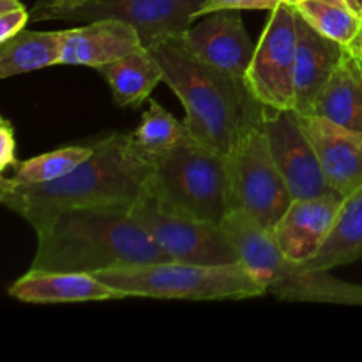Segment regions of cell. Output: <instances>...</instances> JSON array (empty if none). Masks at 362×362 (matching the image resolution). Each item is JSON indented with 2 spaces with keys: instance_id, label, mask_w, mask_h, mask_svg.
Wrapping results in <instances>:
<instances>
[{
  "instance_id": "obj_1",
  "label": "cell",
  "mask_w": 362,
  "mask_h": 362,
  "mask_svg": "<svg viewBox=\"0 0 362 362\" xmlns=\"http://www.w3.org/2000/svg\"><path fill=\"white\" fill-rule=\"evenodd\" d=\"M154 163L133 133H112L94 144V152L67 175L45 184L0 180V202L32 228L48 216L73 207L133 205L147 191Z\"/></svg>"
},
{
  "instance_id": "obj_2",
  "label": "cell",
  "mask_w": 362,
  "mask_h": 362,
  "mask_svg": "<svg viewBox=\"0 0 362 362\" xmlns=\"http://www.w3.org/2000/svg\"><path fill=\"white\" fill-rule=\"evenodd\" d=\"M34 271L94 272L172 260L131 216V205L73 207L35 226Z\"/></svg>"
},
{
  "instance_id": "obj_3",
  "label": "cell",
  "mask_w": 362,
  "mask_h": 362,
  "mask_svg": "<svg viewBox=\"0 0 362 362\" xmlns=\"http://www.w3.org/2000/svg\"><path fill=\"white\" fill-rule=\"evenodd\" d=\"M147 48L165 73L163 81L186 108L187 134L202 145L230 154L247 119L260 105L244 80L198 59L179 35H166Z\"/></svg>"
},
{
  "instance_id": "obj_4",
  "label": "cell",
  "mask_w": 362,
  "mask_h": 362,
  "mask_svg": "<svg viewBox=\"0 0 362 362\" xmlns=\"http://www.w3.org/2000/svg\"><path fill=\"white\" fill-rule=\"evenodd\" d=\"M223 228L240 262L262 279L267 293L276 299L362 306V285L334 278L331 271H318L288 260L279 251L271 230H265L240 209L226 216Z\"/></svg>"
},
{
  "instance_id": "obj_5",
  "label": "cell",
  "mask_w": 362,
  "mask_h": 362,
  "mask_svg": "<svg viewBox=\"0 0 362 362\" xmlns=\"http://www.w3.org/2000/svg\"><path fill=\"white\" fill-rule=\"evenodd\" d=\"M151 191L165 211L223 225L233 211L228 154L184 134L179 144L152 158Z\"/></svg>"
},
{
  "instance_id": "obj_6",
  "label": "cell",
  "mask_w": 362,
  "mask_h": 362,
  "mask_svg": "<svg viewBox=\"0 0 362 362\" xmlns=\"http://www.w3.org/2000/svg\"><path fill=\"white\" fill-rule=\"evenodd\" d=\"M95 278L126 297L172 300H243L262 297L267 288L243 262L189 264L165 260L94 272Z\"/></svg>"
},
{
  "instance_id": "obj_7",
  "label": "cell",
  "mask_w": 362,
  "mask_h": 362,
  "mask_svg": "<svg viewBox=\"0 0 362 362\" xmlns=\"http://www.w3.org/2000/svg\"><path fill=\"white\" fill-rule=\"evenodd\" d=\"M262 108L258 105L251 113L230 151V187L233 211L240 209L272 232L293 198L272 158L262 124Z\"/></svg>"
},
{
  "instance_id": "obj_8",
  "label": "cell",
  "mask_w": 362,
  "mask_h": 362,
  "mask_svg": "<svg viewBox=\"0 0 362 362\" xmlns=\"http://www.w3.org/2000/svg\"><path fill=\"white\" fill-rule=\"evenodd\" d=\"M204 0H37L30 21L119 20L133 25L144 46L179 35L194 23Z\"/></svg>"
},
{
  "instance_id": "obj_9",
  "label": "cell",
  "mask_w": 362,
  "mask_h": 362,
  "mask_svg": "<svg viewBox=\"0 0 362 362\" xmlns=\"http://www.w3.org/2000/svg\"><path fill=\"white\" fill-rule=\"evenodd\" d=\"M131 216L172 260L209 265L240 262L223 225L165 211L151 187L131 205Z\"/></svg>"
},
{
  "instance_id": "obj_10",
  "label": "cell",
  "mask_w": 362,
  "mask_h": 362,
  "mask_svg": "<svg viewBox=\"0 0 362 362\" xmlns=\"http://www.w3.org/2000/svg\"><path fill=\"white\" fill-rule=\"evenodd\" d=\"M296 7L286 2L269 13L244 76L247 90L265 108L293 110L296 105Z\"/></svg>"
},
{
  "instance_id": "obj_11",
  "label": "cell",
  "mask_w": 362,
  "mask_h": 362,
  "mask_svg": "<svg viewBox=\"0 0 362 362\" xmlns=\"http://www.w3.org/2000/svg\"><path fill=\"white\" fill-rule=\"evenodd\" d=\"M272 158L288 186L293 200L336 193L329 186L310 138L297 122L293 110L262 108Z\"/></svg>"
},
{
  "instance_id": "obj_12",
  "label": "cell",
  "mask_w": 362,
  "mask_h": 362,
  "mask_svg": "<svg viewBox=\"0 0 362 362\" xmlns=\"http://www.w3.org/2000/svg\"><path fill=\"white\" fill-rule=\"evenodd\" d=\"M179 37L198 59L239 80L246 76L257 48L237 9L214 11L205 20L191 25Z\"/></svg>"
},
{
  "instance_id": "obj_13",
  "label": "cell",
  "mask_w": 362,
  "mask_h": 362,
  "mask_svg": "<svg viewBox=\"0 0 362 362\" xmlns=\"http://www.w3.org/2000/svg\"><path fill=\"white\" fill-rule=\"evenodd\" d=\"M329 186L343 198L362 187V131L349 129L318 115L297 113Z\"/></svg>"
},
{
  "instance_id": "obj_14",
  "label": "cell",
  "mask_w": 362,
  "mask_h": 362,
  "mask_svg": "<svg viewBox=\"0 0 362 362\" xmlns=\"http://www.w3.org/2000/svg\"><path fill=\"white\" fill-rule=\"evenodd\" d=\"M341 205L343 197L338 193L292 200L272 228L279 251L299 264L313 260L334 228Z\"/></svg>"
},
{
  "instance_id": "obj_15",
  "label": "cell",
  "mask_w": 362,
  "mask_h": 362,
  "mask_svg": "<svg viewBox=\"0 0 362 362\" xmlns=\"http://www.w3.org/2000/svg\"><path fill=\"white\" fill-rule=\"evenodd\" d=\"M60 66H85L98 69L144 46L136 28L119 20H99L83 27L62 30Z\"/></svg>"
},
{
  "instance_id": "obj_16",
  "label": "cell",
  "mask_w": 362,
  "mask_h": 362,
  "mask_svg": "<svg viewBox=\"0 0 362 362\" xmlns=\"http://www.w3.org/2000/svg\"><path fill=\"white\" fill-rule=\"evenodd\" d=\"M9 296L28 304L103 303L126 299L122 292L88 272L30 271L11 285Z\"/></svg>"
},
{
  "instance_id": "obj_17",
  "label": "cell",
  "mask_w": 362,
  "mask_h": 362,
  "mask_svg": "<svg viewBox=\"0 0 362 362\" xmlns=\"http://www.w3.org/2000/svg\"><path fill=\"white\" fill-rule=\"evenodd\" d=\"M297 11V9H296ZM297 59H296V105L293 112L310 113L315 99L334 73L345 55V46L311 27L297 13Z\"/></svg>"
},
{
  "instance_id": "obj_18",
  "label": "cell",
  "mask_w": 362,
  "mask_h": 362,
  "mask_svg": "<svg viewBox=\"0 0 362 362\" xmlns=\"http://www.w3.org/2000/svg\"><path fill=\"white\" fill-rule=\"evenodd\" d=\"M310 115L362 131V71L352 48L345 49L332 76L315 99Z\"/></svg>"
},
{
  "instance_id": "obj_19",
  "label": "cell",
  "mask_w": 362,
  "mask_h": 362,
  "mask_svg": "<svg viewBox=\"0 0 362 362\" xmlns=\"http://www.w3.org/2000/svg\"><path fill=\"white\" fill-rule=\"evenodd\" d=\"M98 73L105 78L112 90L113 101L120 108L141 106L152 90L165 80L161 66L147 46H141L122 59L98 67Z\"/></svg>"
},
{
  "instance_id": "obj_20",
  "label": "cell",
  "mask_w": 362,
  "mask_h": 362,
  "mask_svg": "<svg viewBox=\"0 0 362 362\" xmlns=\"http://www.w3.org/2000/svg\"><path fill=\"white\" fill-rule=\"evenodd\" d=\"M362 258V187L343 198L338 219L313 260L306 267L318 271H332L345 267Z\"/></svg>"
},
{
  "instance_id": "obj_21",
  "label": "cell",
  "mask_w": 362,
  "mask_h": 362,
  "mask_svg": "<svg viewBox=\"0 0 362 362\" xmlns=\"http://www.w3.org/2000/svg\"><path fill=\"white\" fill-rule=\"evenodd\" d=\"M62 30H21L0 45V78L18 76L49 66H60Z\"/></svg>"
},
{
  "instance_id": "obj_22",
  "label": "cell",
  "mask_w": 362,
  "mask_h": 362,
  "mask_svg": "<svg viewBox=\"0 0 362 362\" xmlns=\"http://www.w3.org/2000/svg\"><path fill=\"white\" fill-rule=\"evenodd\" d=\"M297 13L320 34L345 48H354L359 39L362 18L339 0H306L296 6Z\"/></svg>"
},
{
  "instance_id": "obj_23",
  "label": "cell",
  "mask_w": 362,
  "mask_h": 362,
  "mask_svg": "<svg viewBox=\"0 0 362 362\" xmlns=\"http://www.w3.org/2000/svg\"><path fill=\"white\" fill-rule=\"evenodd\" d=\"M92 152L94 145H71V147L57 148L27 161H20L11 179L18 184L52 182L73 172L85 159L90 158Z\"/></svg>"
},
{
  "instance_id": "obj_24",
  "label": "cell",
  "mask_w": 362,
  "mask_h": 362,
  "mask_svg": "<svg viewBox=\"0 0 362 362\" xmlns=\"http://www.w3.org/2000/svg\"><path fill=\"white\" fill-rule=\"evenodd\" d=\"M184 134H186L184 120L179 122L154 99H148V110L141 115L140 126L133 131L136 145L151 158L179 144Z\"/></svg>"
},
{
  "instance_id": "obj_25",
  "label": "cell",
  "mask_w": 362,
  "mask_h": 362,
  "mask_svg": "<svg viewBox=\"0 0 362 362\" xmlns=\"http://www.w3.org/2000/svg\"><path fill=\"white\" fill-rule=\"evenodd\" d=\"M281 0H204L200 9L194 14V21L202 16L223 9H237V11H269L271 13L274 7H278Z\"/></svg>"
},
{
  "instance_id": "obj_26",
  "label": "cell",
  "mask_w": 362,
  "mask_h": 362,
  "mask_svg": "<svg viewBox=\"0 0 362 362\" xmlns=\"http://www.w3.org/2000/svg\"><path fill=\"white\" fill-rule=\"evenodd\" d=\"M20 165L16 158V138L14 127L7 119L0 122V170L16 168Z\"/></svg>"
},
{
  "instance_id": "obj_27",
  "label": "cell",
  "mask_w": 362,
  "mask_h": 362,
  "mask_svg": "<svg viewBox=\"0 0 362 362\" xmlns=\"http://www.w3.org/2000/svg\"><path fill=\"white\" fill-rule=\"evenodd\" d=\"M28 21H30V11H27L25 7L0 14V42L7 41L13 35L25 30V25Z\"/></svg>"
},
{
  "instance_id": "obj_28",
  "label": "cell",
  "mask_w": 362,
  "mask_h": 362,
  "mask_svg": "<svg viewBox=\"0 0 362 362\" xmlns=\"http://www.w3.org/2000/svg\"><path fill=\"white\" fill-rule=\"evenodd\" d=\"M25 7L20 0H0V14L9 13V11H16Z\"/></svg>"
},
{
  "instance_id": "obj_29",
  "label": "cell",
  "mask_w": 362,
  "mask_h": 362,
  "mask_svg": "<svg viewBox=\"0 0 362 362\" xmlns=\"http://www.w3.org/2000/svg\"><path fill=\"white\" fill-rule=\"evenodd\" d=\"M339 2L345 4L346 7H350L354 13L359 14V16L362 18V0H339Z\"/></svg>"
},
{
  "instance_id": "obj_30",
  "label": "cell",
  "mask_w": 362,
  "mask_h": 362,
  "mask_svg": "<svg viewBox=\"0 0 362 362\" xmlns=\"http://www.w3.org/2000/svg\"><path fill=\"white\" fill-rule=\"evenodd\" d=\"M352 49H357V52L362 53V28H361V34H359V39H357V45L354 46Z\"/></svg>"
},
{
  "instance_id": "obj_31",
  "label": "cell",
  "mask_w": 362,
  "mask_h": 362,
  "mask_svg": "<svg viewBox=\"0 0 362 362\" xmlns=\"http://www.w3.org/2000/svg\"><path fill=\"white\" fill-rule=\"evenodd\" d=\"M281 2H286V4H290V6H299V4H303V2H306V0H281Z\"/></svg>"
},
{
  "instance_id": "obj_32",
  "label": "cell",
  "mask_w": 362,
  "mask_h": 362,
  "mask_svg": "<svg viewBox=\"0 0 362 362\" xmlns=\"http://www.w3.org/2000/svg\"><path fill=\"white\" fill-rule=\"evenodd\" d=\"M354 53H356V57H357V62H359V66H361V71H362V53H361V52H357V49H354Z\"/></svg>"
}]
</instances>
